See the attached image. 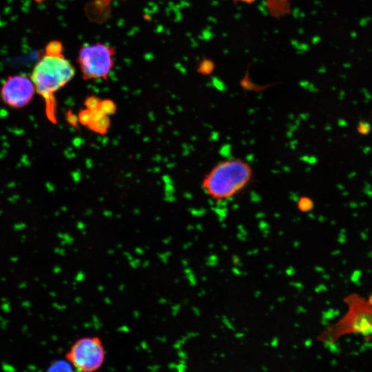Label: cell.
Listing matches in <instances>:
<instances>
[{"label":"cell","instance_id":"30bf717a","mask_svg":"<svg viewBox=\"0 0 372 372\" xmlns=\"http://www.w3.org/2000/svg\"><path fill=\"white\" fill-rule=\"evenodd\" d=\"M213 68H214V65L211 61H203L201 63L200 65L199 72L203 74H209L212 72Z\"/></svg>","mask_w":372,"mask_h":372},{"label":"cell","instance_id":"3957f363","mask_svg":"<svg viewBox=\"0 0 372 372\" xmlns=\"http://www.w3.org/2000/svg\"><path fill=\"white\" fill-rule=\"evenodd\" d=\"M345 301L349 305L348 313L322 334V339L333 340L349 333H361L372 339V305L355 294L349 296Z\"/></svg>","mask_w":372,"mask_h":372},{"label":"cell","instance_id":"52a82bcc","mask_svg":"<svg viewBox=\"0 0 372 372\" xmlns=\"http://www.w3.org/2000/svg\"><path fill=\"white\" fill-rule=\"evenodd\" d=\"M45 372H77L73 366L66 360H54L47 367Z\"/></svg>","mask_w":372,"mask_h":372},{"label":"cell","instance_id":"9c48e42d","mask_svg":"<svg viewBox=\"0 0 372 372\" xmlns=\"http://www.w3.org/2000/svg\"><path fill=\"white\" fill-rule=\"evenodd\" d=\"M63 50L62 44L57 41H53L47 44L45 53L57 54L61 53Z\"/></svg>","mask_w":372,"mask_h":372},{"label":"cell","instance_id":"8fae6325","mask_svg":"<svg viewBox=\"0 0 372 372\" xmlns=\"http://www.w3.org/2000/svg\"><path fill=\"white\" fill-rule=\"evenodd\" d=\"M359 129L361 133H367L370 130V126L367 123H361Z\"/></svg>","mask_w":372,"mask_h":372},{"label":"cell","instance_id":"7a4b0ae2","mask_svg":"<svg viewBox=\"0 0 372 372\" xmlns=\"http://www.w3.org/2000/svg\"><path fill=\"white\" fill-rule=\"evenodd\" d=\"M252 169L242 159H228L216 165L204 177L205 193L216 201L229 199L241 192L250 182Z\"/></svg>","mask_w":372,"mask_h":372},{"label":"cell","instance_id":"6da1fadb","mask_svg":"<svg viewBox=\"0 0 372 372\" xmlns=\"http://www.w3.org/2000/svg\"><path fill=\"white\" fill-rule=\"evenodd\" d=\"M73 65L61 53H45L34 65L30 79L36 92L43 99L45 115L52 123L56 120L55 94L74 76Z\"/></svg>","mask_w":372,"mask_h":372},{"label":"cell","instance_id":"ba28073f","mask_svg":"<svg viewBox=\"0 0 372 372\" xmlns=\"http://www.w3.org/2000/svg\"><path fill=\"white\" fill-rule=\"evenodd\" d=\"M313 206L312 200L307 197H302L298 203V207L302 211H309Z\"/></svg>","mask_w":372,"mask_h":372},{"label":"cell","instance_id":"5b68a950","mask_svg":"<svg viewBox=\"0 0 372 372\" xmlns=\"http://www.w3.org/2000/svg\"><path fill=\"white\" fill-rule=\"evenodd\" d=\"M103 342L97 336H84L76 340L65 354V359L77 372H96L105 359Z\"/></svg>","mask_w":372,"mask_h":372},{"label":"cell","instance_id":"4fadbf2b","mask_svg":"<svg viewBox=\"0 0 372 372\" xmlns=\"http://www.w3.org/2000/svg\"><path fill=\"white\" fill-rule=\"evenodd\" d=\"M368 302L372 305V295L369 297Z\"/></svg>","mask_w":372,"mask_h":372},{"label":"cell","instance_id":"7c38bea8","mask_svg":"<svg viewBox=\"0 0 372 372\" xmlns=\"http://www.w3.org/2000/svg\"><path fill=\"white\" fill-rule=\"evenodd\" d=\"M234 1H240V2H243V3H251L254 1H255L256 0H234Z\"/></svg>","mask_w":372,"mask_h":372},{"label":"cell","instance_id":"8992f818","mask_svg":"<svg viewBox=\"0 0 372 372\" xmlns=\"http://www.w3.org/2000/svg\"><path fill=\"white\" fill-rule=\"evenodd\" d=\"M36 89L30 77L19 74L9 76L0 88L2 102L13 109L27 106L36 94Z\"/></svg>","mask_w":372,"mask_h":372},{"label":"cell","instance_id":"277c9868","mask_svg":"<svg viewBox=\"0 0 372 372\" xmlns=\"http://www.w3.org/2000/svg\"><path fill=\"white\" fill-rule=\"evenodd\" d=\"M115 53L112 47L102 43L81 46L76 61L83 79L106 80L114 67Z\"/></svg>","mask_w":372,"mask_h":372}]
</instances>
